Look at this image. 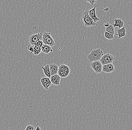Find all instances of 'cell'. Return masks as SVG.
Masks as SVG:
<instances>
[{
	"label": "cell",
	"instance_id": "obj_1",
	"mask_svg": "<svg viewBox=\"0 0 132 130\" xmlns=\"http://www.w3.org/2000/svg\"><path fill=\"white\" fill-rule=\"evenodd\" d=\"M103 55V52L101 49L92 50L90 53L88 55L87 58L90 62L100 61Z\"/></svg>",
	"mask_w": 132,
	"mask_h": 130
},
{
	"label": "cell",
	"instance_id": "obj_2",
	"mask_svg": "<svg viewBox=\"0 0 132 130\" xmlns=\"http://www.w3.org/2000/svg\"><path fill=\"white\" fill-rule=\"evenodd\" d=\"M82 19L84 25L87 27L94 26L96 25V23L94 22L93 20L89 15L88 10H84L82 11Z\"/></svg>",
	"mask_w": 132,
	"mask_h": 130
},
{
	"label": "cell",
	"instance_id": "obj_3",
	"mask_svg": "<svg viewBox=\"0 0 132 130\" xmlns=\"http://www.w3.org/2000/svg\"><path fill=\"white\" fill-rule=\"evenodd\" d=\"M70 73V68L69 66L65 64L59 65L57 74L62 78H65L69 76Z\"/></svg>",
	"mask_w": 132,
	"mask_h": 130
},
{
	"label": "cell",
	"instance_id": "obj_4",
	"mask_svg": "<svg viewBox=\"0 0 132 130\" xmlns=\"http://www.w3.org/2000/svg\"><path fill=\"white\" fill-rule=\"evenodd\" d=\"M43 41L44 44L48 45L52 47L56 44L51 33L48 32H45L43 34Z\"/></svg>",
	"mask_w": 132,
	"mask_h": 130
},
{
	"label": "cell",
	"instance_id": "obj_5",
	"mask_svg": "<svg viewBox=\"0 0 132 130\" xmlns=\"http://www.w3.org/2000/svg\"><path fill=\"white\" fill-rule=\"evenodd\" d=\"M114 59L115 58L113 55L109 53H107L103 55L100 60V61L103 65L112 63Z\"/></svg>",
	"mask_w": 132,
	"mask_h": 130
},
{
	"label": "cell",
	"instance_id": "obj_6",
	"mask_svg": "<svg viewBox=\"0 0 132 130\" xmlns=\"http://www.w3.org/2000/svg\"><path fill=\"white\" fill-rule=\"evenodd\" d=\"M43 34L42 33L33 34L29 38V43L33 45L35 42L39 40H43Z\"/></svg>",
	"mask_w": 132,
	"mask_h": 130
},
{
	"label": "cell",
	"instance_id": "obj_7",
	"mask_svg": "<svg viewBox=\"0 0 132 130\" xmlns=\"http://www.w3.org/2000/svg\"><path fill=\"white\" fill-rule=\"evenodd\" d=\"M91 66L94 71L96 73H100L102 72L103 65L100 61L92 62Z\"/></svg>",
	"mask_w": 132,
	"mask_h": 130
},
{
	"label": "cell",
	"instance_id": "obj_8",
	"mask_svg": "<svg viewBox=\"0 0 132 130\" xmlns=\"http://www.w3.org/2000/svg\"><path fill=\"white\" fill-rule=\"evenodd\" d=\"M41 85L45 89H48L52 85L50 78L48 77H43L40 80Z\"/></svg>",
	"mask_w": 132,
	"mask_h": 130
},
{
	"label": "cell",
	"instance_id": "obj_9",
	"mask_svg": "<svg viewBox=\"0 0 132 130\" xmlns=\"http://www.w3.org/2000/svg\"><path fill=\"white\" fill-rule=\"evenodd\" d=\"M114 65L112 63L103 65L102 71L104 72L107 73H111L114 71Z\"/></svg>",
	"mask_w": 132,
	"mask_h": 130
},
{
	"label": "cell",
	"instance_id": "obj_10",
	"mask_svg": "<svg viewBox=\"0 0 132 130\" xmlns=\"http://www.w3.org/2000/svg\"><path fill=\"white\" fill-rule=\"evenodd\" d=\"M96 5L94 6L92 9H91L89 10H88V13L89 15L91 18L93 20L94 22L96 23L97 21L100 20V19L98 18L96 16Z\"/></svg>",
	"mask_w": 132,
	"mask_h": 130
},
{
	"label": "cell",
	"instance_id": "obj_11",
	"mask_svg": "<svg viewBox=\"0 0 132 130\" xmlns=\"http://www.w3.org/2000/svg\"><path fill=\"white\" fill-rule=\"evenodd\" d=\"M50 81L52 84L54 86H59L61 82V77L58 74L51 76L50 78Z\"/></svg>",
	"mask_w": 132,
	"mask_h": 130
},
{
	"label": "cell",
	"instance_id": "obj_12",
	"mask_svg": "<svg viewBox=\"0 0 132 130\" xmlns=\"http://www.w3.org/2000/svg\"><path fill=\"white\" fill-rule=\"evenodd\" d=\"M49 67L51 76L57 74L59 68V65H57L55 64H50Z\"/></svg>",
	"mask_w": 132,
	"mask_h": 130
},
{
	"label": "cell",
	"instance_id": "obj_13",
	"mask_svg": "<svg viewBox=\"0 0 132 130\" xmlns=\"http://www.w3.org/2000/svg\"><path fill=\"white\" fill-rule=\"evenodd\" d=\"M126 29L124 26L120 29L117 30V34L116 35L118 36V39H121L126 36Z\"/></svg>",
	"mask_w": 132,
	"mask_h": 130
},
{
	"label": "cell",
	"instance_id": "obj_14",
	"mask_svg": "<svg viewBox=\"0 0 132 130\" xmlns=\"http://www.w3.org/2000/svg\"><path fill=\"white\" fill-rule=\"evenodd\" d=\"M114 21L115 22V24H113L112 25L114 28L118 27L119 29H120L123 27L124 22L121 19H115Z\"/></svg>",
	"mask_w": 132,
	"mask_h": 130
},
{
	"label": "cell",
	"instance_id": "obj_15",
	"mask_svg": "<svg viewBox=\"0 0 132 130\" xmlns=\"http://www.w3.org/2000/svg\"><path fill=\"white\" fill-rule=\"evenodd\" d=\"M41 51L44 53L47 54L51 52H52L53 50L52 48V47L50 45L47 44H44L41 47Z\"/></svg>",
	"mask_w": 132,
	"mask_h": 130
},
{
	"label": "cell",
	"instance_id": "obj_16",
	"mask_svg": "<svg viewBox=\"0 0 132 130\" xmlns=\"http://www.w3.org/2000/svg\"><path fill=\"white\" fill-rule=\"evenodd\" d=\"M41 69H43L44 73L46 77L50 78L51 77V73H50V68L49 65L47 64L45 66H43L41 67Z\"/></svg>",
	"mask_w": 132,
	"mask_h": 130
},
{
	"label": "cell",
	"instance_id": "obj_17",
	"mask_svg": "<svg viewBox=\"0 0 132 130\" xmlns=\"http://www.w3.org/2000/svg\"><path fill=\"white\" fill-rule=\"evenodd\" d=\"M115 28L113 26L112 24H110L108 27L105 28V31L113 34L114 35L115 34Z\"/></svg>",
	"mask_w": 132,
	"mask_h": 130
},
{
	"label": "cell",
	"instance_id": "obj_18",
	"mask_svg": "<svg viewBox=\"0 0 132 130\" xmlns=\"http://www.w3.org/2000/svg\"><path fill=\"white\" fill-rule=\"evenodd\" d=\"M34 47V52L33 53L35 55H37L41 53V48L36 46V45H33Z\"/></svg>",
	"mask_w": 132,
	"mask_h": 130
},
{
	"label": "cell",
	"instance_id": "obj_19",
	"mask_svg": "<svg viewBox=\"0 0 132 130\" xmlns=\"http://www.w3.org/2000/svg\"><path fill=\"white\" fill-rule=\"evenodd\" d=\"M104 35L105 38L109 40H111L114 39V35L113 34L106 32V31H105L104 33Z\"/></svg>",
	"mask_w": 132,
	"mask_h": 130
},
{
	"label": "cell",
	"instance_id": "obj_20",
	"mask_svg": "<svg viewBox=\"0 0 132 130\" xmlns=\"http://www.w3.org/2000/svg\"><path fill=\"white\" fill-rule=\"evenodd\" d=\"M44 44V43L43 40H39V41L35 42L34 45H36V46H38V47L41 48L43 45Z\"/></svg>",
	"mask_w": 132,
	"mask_h": 130
},
{
	"label": "cell",
	"instance_id": "obj_21",
	"mask_svg": "<svg viewBox=\"0 0 132 130\" xmlns=\"http://www.w3.org/2000/svg\"><path fill=\"white\" fill-rule=\"evenodd\" d=\"M26 49H28L29 51L31 52V53H33L34 52V46L32 45H29L26 48Z\"/></svg>",
	"mask_w": 132,
	"mask_h": 130
},
{
	"label": "cell",
	"instance_id": "obj_22",
	"mask_svg": "<svg viewBox=\"0 0 132 130\" xmlns=\"http://www.w3.org/2000/svg\"><path fill=\"white\" fill-rule=\"evenodd\" d=\"M36 129L34 127L31 125H28L26 127L25 130H35Z\"/></svg>",
	"mask_w": 132,
	"mask_h": 130
},
{
	"label": "cell",
	"instance_id": "obj_23",
	"mask_svg": "<svg viewBox=\"0 0 132 130\" xmlns=\"http://www.w3.org/2000/svg\"><path fill=\"white\" fill-rule=\"evenodd\" d=\"M86 1L90 3L92 5H94L96 2V0H86Z\"/></svg>",
	"mask_w": 132,
	"mask_h": 130
},
{
	"label": "cell",
	"instance_id": "obj_24",
	"mask_svg": "<svg viewBox=\"0 0 132 130\" xmlns=\"http://www.w3.org/2000/svg\"><path fill=\"white\" fill-rule=\"evenodd\" d=\"M43 130V129H42V128L38 126L37 127L36 130Z\"/></svg>",
	"mask_w": 132,
	"mask_h": 130
},
{
	"label": "cell",
	"instance_id": "obj_25",
	"mask_svg": "<svg viewBox=\"0 0 132 130\" xmlns=\"http://www.w3.org/2000/svg\"><path fill=\"white\" fill-rule=\"evenodd\" d=\"M110 25V24L109 23H106V24H104V26H105V27H107Z\"/></svg>",
	"mask_w": 132,
	"mask_h": 130
},
{
	"label": "cell",
	"instance_id": "obj_26",
	"mask_svg": "<svg viewBox=\"0 0 132 130\" xmlns=\"http://www.w3.org/2000/svg\"><path fill=\"white\" fill-rule=\"evenodd\" d=\"M109 10V8H105V9L104 10L105 11H108V10Z\"/></svg>",
	"mask_w": 132,
	"mask_h": 130
}]
</instances>
